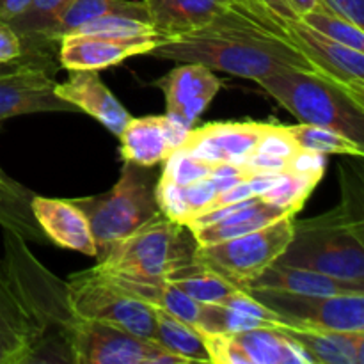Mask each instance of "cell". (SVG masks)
<instances>
[{
    "instance_id": "6da1fadb",
    "label": "cell",
    "mask_w": 364,
    "mask_h": 364,
    "mask_svg": "<svg viewBox=\"0 0 364 364\" xmlns=\"http://www.w3.org/2000/svg\"><path fill=\"white\" fill-rule=\"evenodd\" d=\"M149 55L174 63H198L212 71L251 80L281 70L316 73L311 63L288 41L283 28L262 20L244 6L235 7L208 27L162 41Z\"/></svg>"
},
{
    "instance_id": "7a4b0ae2",
    "label": "cell",
    "mask_w": 364,
    "mask_h": 364,
    "mask_svg": "<svg viewBox=\"0 0 364 364\" xmlns=\"http://www.w3.org/2000/svg\"><path fill=\"white\" fill-rule=\"evenodd\" d=\"M361 176H341L340 205L322 215L294 220V237L277 263L364 283V213Z\"/></svg>"
},
{
    "instance_id": "3957f363",
    "label": "cell",
    "mask_w": 364,
    "mask_h": 364,
    "mask_svg": "<svg viewBox=\"0 0 364 364\" xmlns=\"http://www.w3.org/2000/svg\"><path fill=\"white\" fill-rule=\"evenodd\" d=\"M2 265L20 291L41 336L38 363H73L71 336L80 316L68 297V284L28 251L27 242L4 230Z\"/></svg>"
},
{
    "instance_id": "277c9868",
    "label": "cell",
    "mask_w": 364,
    "mask_h": 364,
    "mask_svg": "<svg viewBox=\"0 0 364 364\" xmlns=\"http://www.w3.org/2000/svg\"><path fill=\"white\" fill-rule=\"evenodd\" d=\"M156 176L153 167L124 162L119 180L110 191L89 198L71 199L87 217L96 244V262L112 245L159 217Z\"/></svg>"
},
{
    "instance_id": "5b68a950",
    "label": "cell",
    "mask_w": 364,
    "mask_h": 364,
    "mask_svg": "<svg viewBox=\"0 0 364 364\" xmlns=\"http://www.w3.org/2000/svg\"><path fill=\"white\" fill-rule=\"evenodd\" d=\"M258 82L301 123L333 128L364 146V103L322 75L281 70Z\"/></svg>"
},
{
    "instance_id": "8992f818",
    "label": "cell",
    "mask_w": 364,
    "mask_h": 364,
    "mask_svg": "<svg viewBox=\"0 0 364 364\" xmlns=\"http://www.w3.org/2000/svg\"><path fill=\"white\" fill-rule=\"evenodd\" d=\"M198 247L188 226L160 213L135 233L107 251L98 267L110 272L166 279L174 270L192 265Z\"/></svg>"
},
{
    "instance_id": "52a82bcc",
    "label": "cell",
    "mask_w": 364,
    "mask_h": 364,
    "mask_svg": "<svg viewBox=\"0 0 364 364\" xmlns=\"http://www.w3.org/2000/svg\"><path fill=\"white\" fill-rule=\"evenodd\" d=\"M294 220L295 215H284L242 237L198 245L194 262L244 290L287 251L294 237Z\"/></svg>"
},
{
    "instance_id": "ba28073f",
    "label": "cell",
    "mask_w": 364,
    "mask_h": 364,
    "mask_svg": "<svg viewBox=\"0 0 364 364\" xmlns=\"http://www.w3.org/2000/svg\"><path fill=\"white\" fill-rule=\"evenodd\" d=\"M66 284L71 308L80 318L110 323L153 340L156 315L151 306L128 297L92 269L71 274Z\"/></svg>"
},
{
    "instance_id": "9c48e42d",
    "label": "cell",
    "mask_w": 364,
    "mask_h": 364,
    "mask_svg": "<svg viewBox=\"0 0 364 364\" xmlns=\"http://www.w3.org/2000/svg\"><path fill=\"white\" fill-rule=\"evenodd\" d=\"M73 364H185L149 338L110 323L80 318L71 336Z\"/></svg>"
},
{
    "instance_id": "30bf717a",
    "label": "cell",
    "mask_w": 364,
    "mask_h": 364,
    "mask_svg": "<svg viewBox=\"0 0 364 364\" xmlns=\"http://www.w3.org/2000/svg\"><path fill=\"white\" fill-rule=\"evenodd\" d=\"M291 320L294 327L326 331H364V291L340 295H299L276 290H245Z\"/></svg>"
},
{
    "instance_id": "8fae6325",
    "label": "cell",
    "mask_w": 364,
    "mask_h": 364,
    "mask_svg": "<svg viewBox=\"0 0 364 364\" xmlns=\"http://www.w3.org/2000/svg\"><path fill=\"white\" fill-rule=\"evenodd\" d=\"M210 363L217 364H313L301 345L279 327H255L233 334H205Z\"/></svg>"
},
{
    "instance_id": "7c38bea8",
    "label": "cell",
    "mask_w": 364,
    "mask_h": 364,
    "mask_svg": "<svg viewBox=\"0 0 364 364\" xmlns=\"http://www.w3.org/2000/svg\"><path fill=\"white\" fill-rule=\"evenodd\" d=\"M284 36L311 63L316 73L364 103V52L320 34L302 20L290 21L284 27Z\"/></svg>"
},
{
    "instance_id": "4fadbf2b",
    "label": "cell",
    "mask_w": 364,
    "mask_h": 364,
    "mask_svg": "<svg viewBox=\"0 0 364 364\" xmlns=\"http://www.w3.org/2000/svg\"><path fill=\"white\" fill-rule=\"evenodd\" d=\"M55 85V63L52 57L0 77V128L7 119L23 114L78 112L57 95Z\"/></svg>"
},
{
    "instance_id": "5bb4252c",
    "label": "cell",
    "mask_w": 364,
    "mask_h": 364,
    "mask_svg": "<svg viewBox=\"0 0 364 364\" xmlns=\"http://www.w3.org/2000/svg\"><path fill=\"white\" fill-rule=\"evenodd\" d=\"M164 39L159 36L114 38L105 34L64 36L59 41V63L64 70H105L134 55H149Z\"/></svg>"
},
{
    "instance_id": "9a60e30c",
    "label": "cell",
    "mask_w": 364,
    "mask_h": 364,
    "mask_svg": "<svg viewBox=\"0 0 364 364\" xmlns=\"http://www.w3.org/2000/svg\"><path fill=\"white\" fill-rule=\"evenodd\" d=\"M194 127L171 114L132 117L117 137L121 159L142 167L162 164L174 149L181 148Z\"/></svg>"
},
{
    "instance_id": "2e32d148",
    "label": "cell",
    "mask_w": 364,
    "mask_h": 364,
    "mask_svg": "<svg viewBox=\"0 0 364 364\" xmlns=\"http://www.w3.org/2000/svg\"><path fill=\"white\" fill-rule=\"evenodd\" d=\"M41 336L0 262V364L38 363Z\"/></svg>"
},
{
    "instance_id": "e0dca14e",
    "label": "cell",
    "mask_w": 364,
    "mask_h": 364,
    "mask_svg": "<svg viewBox=\"0 0 364 364\" xmlns=\"http://www.w3.org/2000/svg\"><path fill=\"white\" fill-rule=\"evenodd\" d=\"M155 85L166 96V112L194 127L223 84L203 64L180 63V66L155 80Z\"/></svg>"
},
{
    "instance_id": "ac0fdd59",
    "label": "cell",
    "mask_w": 364,
    "mask_h": 364,
    "mask_svg": "<svg viewBox=\"0 0 364 364\" xmlns=\"http://www.w3.org/2000/svg\"><path fill=\"white\" fill-rule=\"evenodd\" d=\"M269 123H208L192 128L181 148L191 155L212 164H240L255 151Z\"/></svg>"
},
{
    "instance_id": "d6986e66",
    "label": "cell",
    "mask_w": 364,
    "mask_h": 364,
    "mask_svg": "<svg viewBox=\"0 0 364 364\" xmlns=\"http://www.w3.org/2000/svg\"><path fill=\"white\" fill-rule=\"evenodd\" d=\"M55 91L78 112L82 110L92 116L116 137L132 119L130 112L103 84L102 77L95 70H68V80L57 84Z\"/></svg>"
},
{
    "instance_id": "ffe728a7",
    "label": "cell",
    "mask_w": 364,
    "mask_h": 364,
    "mask_svg": "<svg viewBox=\"0 0 364 364\" xmlns=\"http://www.w3.org/2000/svg\"><path fill=\"white\" fill-rule=\"evenodd\" d=\"M155 34L164 41L208 27L242 6L238 0H142ZM247 9V7H245Z\"/></svg>"
},
{
    "instance_id": "44dd1931",
    "label": "cell",
    "mask_w": 364,
    "mask_h": 364,
    "mask_svg": "<svg viewBox=\"0 0 364 364\" xmlns=\"http://www.w3.org/2000/svg\"><path fill=\"white\" fill-rule=\"evenodd\" d=\"M32 213L48 242L96 258V244L87 217L71 199H50L36 194Z\"/></svg>"
},
{
    "instance_id": "7402d4cb",
    "label": "cell",
    "mask_w": 364,
    "mask_h": 364,
    "mask_svg": "<svg viewBox=\"0 0 364 364\" xmlns=\"http://www.w3.org/2000/svg\"><path fill=\"white\" fill-rule=\"evenodd\" d=\"M100 277L116 287L117 290L127 294L128 297L135 299L139 302L151 306L153 309H162L171 313L178 318L194 326L199 313V302L185 295L180 288L174 287L167 279L162 277H139L127 276V274L110 272V270L100 269L98 265L92 267Z\"/></svg>"
},
{
    "instance_id": "603a6c76",
    "label": "cell",
    "mask_w": 364,
    "mask_h": 364,
    "mask_svg": "<svg viewBox=\"0 0 364 364\" xmlns=\"http://www.w3.org/2000/svg\"><path fill=\"white\" fill-rule=\"evenodd\" d=\"M244 290H276L299 295H340L364 291V283L338 279L316 270L272 263Z\"/></svg>"
},
{
    "instance_id": "cb8c5ba5",
    "label": "cell",
    "mask_w": 364,
    "mask_h": 364,
    "mask_svg": "<svg viewBox=\"0 0 364 364\" xmlns=\"http://www.w3.org/2000/svg\"><path fill=\"white\" fill-rule=\"evenodd\" d=\"M290 340L301 345L313 364H364V331H326L287 327Z\"/></svg>"
},
{
    "instance_id": "d4e9b609",
    "label": "cell",
    "mask_w": 364,
    "mask_h": 364,
    "mask_svg": "<svg viewBox=\"0 0 364 364\" xmlns=\"http://www.w3.org/2000/svg\"><path fill=\"white\" fill-rule=\"evenodd\" d=\"M284 215H291V213H287L279 206L256 196V198L242 201L237 210L228 213L226 217H223L217 223L196 228V230L191 231L198 245H208L251 233V231L259 230V228L267 226V224L274 223V220L281 219Z\"/></svg>"
},
{
    "instance_id": "484cf974",
    "label": "cell",
    "mask_w": 364,
    "mask_h": 364,
    "mask_svg": "<svg viewBox=\"0 0 364 364\" xmlns=\"http://www.w3.org/2000/svg\"><path fill=\"white\" fill-rule=\"evenodd\" d=\"M34 196V192L0 167V226L16 233L25 242L50 244L32 213Z\"/></svg>"
},
{
    "instance_id": "4316f807",
    "label": "cell",
    "mask_w": 364,
    "mask_h": 364,
    "mask_svg": "<svg viewBox=\"0 0 364 364\" xmlns=\"http://www.w3.org/2000/svg\"><path fill=\"white\" fill-rule=\"evenodd\" d=\"M75 0H32L27 11L7 23L13 27L25 52L52 53V31Z\"/></svg>"
},
{
    "instance_id": "83f0119b",
    "label": "cell",
    "mask_w": 364,
    "mask_h": 364,
    "mask_svg": "<svg viewBox=\"0 0 364 364\" xmlns=\"http://www.w3.org/2000/svg\"><path fill=\"white\" fill-rule=\"evenodd\" d=\"M105 16H127L148 21L149 14L144 2L137 0H75L63 13L52 31V45L59 46V41L68 34H73L82 25Z\"/></svg>"
},
{
    "instance_id": "f1b7e54d",
    "label": "cell",
    "mask_w": 364,
    "mask_h": 364,
    "mask_svg": "<svg viewBox=\"0 0 364 364\" xmlns=\"http://www.w3.org/2000/svg\"><path fill=\"white\" fill-rule=\"evenodd\" d=\"M155 315L156 326L153 340L156 343L174 355L183 358L187 363H210L205 338L198 327L162 309H155Z\"/></svg>"
},
{
    "instance_id": "f546056e",
    "label": "cell",
    "mask_w": 364,
    "mask_h": 364,
    "mask_svg": "<svg viewBox=\"0 0 364 364\" xmlns=\"http://www.w3.org/2000/svg\"><path fill=\"white\" fill-rule=\"evenodd\" d=\"M169 283L180 288L185 295L194 299L199 304H208V302H223L228 295L240 290L238 287L231 284L219 274L212 272L208 269H203L198 263L183 267L180 270H174L173 274L166 277Z\"/></svg>"
},
{
    "instance_id": "4dcf8cb0",
    "label": "cell",
    "mask_w": 364,
    "mask_h": 364,
    "mask_svg": "<svg viewBox=\"0 0 364 364\" xmlns=\"http://www.w3.org/2000/svg\"><path fill=\"white\" fill-rule=\"evenodd\" d=\"M287 128L301 149L322 153V155H347L358 159L364 155V146L333 128L309 123L290 124Z\"/></svg>"
},
{
    "instance_id": "1f68e13d",
    "label": "cell",
    "mask_w": 364,
    "mask_h": 364,
    "mask_svg": "<svg viewBox=\"0 0 364 364\" xmlns=\"http://www.w3.org/2000/svg\"><path fill=\"white\" fill-rule=\"evenodd\" d=\"M194 326L205 334H233L255 329V327H270L255 316L237 311L230 306L217 304V302L199 304V313Z\"/></svg>"
},
{
    "instance_id": "d6a6232c",
    "label": "cell",
    "mask_w": 364,
    "mask_h": 364,
    "mask_svg": "<svg viewBox=\"0 0 364 364\" xmlns=\"http://www.w3.org/2000/svg\"><path fill=\"white\" fill-rule=\"evenodd\" d=\"M299 20H302L320 34L341 43V45L352 46V48L364 52V28L355 25L354 21L347 20L341 14L327 9V7H320L311 13H306Z\"/></svg>"
},
{
    "instance_id": "836d02e7",
    "label": "cell",
    "mask_w": 364,
    "mask_h": 364,
    "mask_svg": "<svg viewBox=\"0 0 364 364\" xmlns=\"http://www.w3.org/2000/svg\"><path fill=\"white\" fill-rule=\"evenodd\" d=\"M322 178L309 176V174H299V173H284L283 178L277 185H274L270 191L259 196L265 201L272 203V205L279 206L287 213L297 215L302 208H304L306 201L315 191L318 181Z\"/></svg>"
},
{
    "instance_id": "e575fe53",
    "label": "cell",
    "mask_w": 364,
    "mask_h": 364,
    "mask_svg": "<svg viewBox=\"0 0 364 364\" xmlns=\"http://www.w3.org/2000/svg\"><path fill=\"white\" fill-rule=\"evenodd\" d=\"M213 167H215V164L191 155L185 148H178L164 160L162 176L173 183L180 185V187H187V185L194 183L201 178L210 176Z\"/></svg>"
},
{
    "instance_id": "d590c367",
    "label": "cell",
    "mask_w": 364,
    "mask_h": 364,
    "mask_svg": "<svg viewBox=\"0 0 364 364\" xmlns=\"http://www.w3.org/2000/svg\"><path fill=\"white\" fill-rule=\"evenodd\" d=\"M75 32H84V34H105V36H114V38L156 36L155 28H153L151 23L135 20V18H127V16L98 18V20H92L89 21V23L82 25V27Z\"/></svg>"
},
{
    "instance_id": "8d00e7d4",
    "label": "cell",
    "mask_w": 364,
    "mask_h": 364,
    "mask_svg": "<svg viewBox=\"0 0 364 364\" xmlns=\"http://www.w3.org/2000/svg\"><path fill=\"white\" fill-rule=\"evenodd\" d=\"M155 194L162 215L174 220V223L187 224V220L191 219V210H188L187 201H185L183 187L173 183L167 178L160 176V180L156 181Z\"/></svg>"
},
{
    "instance_id": "74e56055",
    "label": "cell",
    "mask_w": 364,
    "mask_h": 364,
    "mask_svg": "<svg viewBox=\"0 0 364 364\" xmlns=\"http://www.w3.org/2000/svg\"><path fill=\"white\" fill-rule=\"evenodd\" d=\"M297 142L294 141L291 134L288 132L287 127H281V124H267L265 132L259 137L258 144H256L255 151L263 153V155L277 156V159H283L290 162L295 156V153L299 151Z\"/></svg>"
},
{
    "instance_id": "f35d334b",
    "label": "cell",
    "mask_w": 364,
    "mask_h": 364,
    "mask_svg": "<svg viewBox=\"0 0 364 364\" xmlns=\"http://www.w3.org/2000/svg\"><path fill=\"white\" fill-rule=\"evenodd\" d=\"M327 159L326 155L308 149H299L294 159L290 160V173L309 174V176L322 178L326 173Z\"/></svg>"
},
{
    "instance_id": "ab89813d",
    "label": "cell",
    "mask_w": 364,
    "mask_h": 364,
    "mask_svg": "<svg viewBox=\"0 0 364 364\" xmlns=\"http://www.w3.org/2000/svg\"><path fill=\"white\" fill-rule=\"evenodd\" d=\"M23 53L21 41L7 21H0V63H9Z\"/></svg>"
},
{
    "instance_id": "60d3db41",
    "label": "cell",
    "mask_w": 364,
    "mask_h": 364,
    "mask_svg": "<svg viewBox=\"0 0 364 364\" xmlns=\"http://www.w3.org/2000/svg\"><path fill=\"white\" fill-rule=\"evenodd\" d=\"M331 11L341 14L355 25H364V0H322Z\"/></svg>"
},
{
    "instance_id": "b9f144b4",
    "label": "cell",
    "mask_w": 364,
    "mask_h": 364,
    "mask_svg": "<svg viewBox=\"0 0 364 364\" xmlns=\"http://www.w3.org/2000/svg\"><path fill=\"white\" fill-rule=\"evenodd\" d=\"M52 57V53H43V52H25L21 53L18 59L9 60V63H0V77L9 73H16V71L25 70V68L32 66V64L39 63V60Z\"/></svg>"
},
{
    "instance_id": "7bdbcfd3",
    "label": "cell",
    "mask_w": 364,
    "mask_h": 364,
    "mask_svg": "<svg viewBox=\"0 0 364 364\" xmlns=\"http://www.w3.org/2000/svg\"><path fill=\"white\" fill-rule=\"evenodd\" d=\"M32 0H0V21H9L28 9Z\"/></svg>"
},
{
    "instance_id": "ee69618b",
    "label": "cell",
    "mask_w": 364,
    "mask_h": 364,
    "mask_svg": "<svg viewBox=\"0 0 364 364\" xmlns=\"http://www.w3.org/2000/svg\"><path fill=\"white\" fill-rule=\"evenodd\" d=\"M288 4L291 6V9L295 11L299 18L304 16L306 13H311V11L320 9V7H327L322 0H288ZM329 9V7H327Z\"/></svg>"
}]
</instances>
